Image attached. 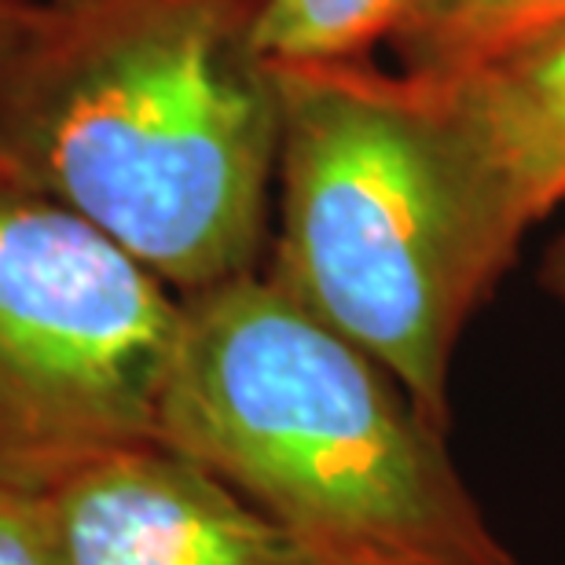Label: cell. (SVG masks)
Here are the masks:
<instances>
[{
  "label": "cell",
  "mask_w": 565,
  "mask_h": 565,
  "mask_svg": "<svg viewBox=\"0 0 565 565\" xmlns=\"http://www.w3.org/2000/svg\"><path fill=\"white\" fill-rule=\"evenodd\" d=\"M401 8L404 0H265L257 38L273 63L364 60Z\"/></svg>",
  "instance_id": "cell-8"
},
{
  "label": "cell",
  "mask_w": 565,
  "mask_h": 565,
  "mask_svg": "<svg viewBox=\"0 0 565 565\" xmlns=\"http://www.w3.org/2000/svg\"><path fill=\"white\" fill-rule=\"evenodd\" d=\"M60 565H331L166 440L44 492Z\"/></svg>",
  "instance_id": "cell-5"
},
{
  "label": "cell",
  "mask_w": 565,
  "mask_h": 565,
  "mask_svg": "<svg viewBox=\"0 0 565 565\" xmlns=\"http://www.w3.org/2000/svg\"><path fill=\"white\" fill-rule=\"evenodd\" d=\"M184 294L0 173V484L52 492L158 440Z\"/></svg>",
  "instance_id": "cell-4"
},
{
  "label": "cell",
  "mask_w": 565,
  "mask_h": 565,
  "mask_svg": "<svg viewBox=\"0 0 565 565\" xmlns=\"http://www.w3.org/2000/svg\"><path fill=\"white\" fill-rule=\"evenodd\" d=\"M282 140L265 273L375 356L448 434L451 356L495 287L412 77L367 60L276 63Z\"/></svg>",
  "instance_id": "cell-3"
},
{
  "label": "cell",
  "mask_w": 565,
  "mask_h": 565,
  "mask_svg": "<svg viewBox=\"0 0 565 565\" xmlns=\"http://www.w3.org/2000/svg\"><path fill=\"white\" fill-rule=\"evenodd\" d=\"M0 565H60L44 495L0 484Z\"/></svg>",
  "instance_id": "cell-9"
},
{
  "label": "cell",
  "mask_w": 565,
  "mask_h": 565,
  "mask_svg": "<svg viewBox=\"0 0 565 565\" xmlns=\"http://www.w3.org/2000/svg\"><path fill=\"white\" fill-rule=\"evenodd\" d=\"M412 85L456 169L481 250L503 276L525 232L565 202V22Z\"/></svg>",
  "instance_id": "cell-6"
},
{
  "label": "cell",
  "mask_w": 565,
  "mask_h": 565,
  "mask_svg": "<svg viewBox=\"0 0 565 565\" xmlns=\"http://www.w3.org/2000/svg\"><path fill=\"white\" fill-rule=\"evenodd\" d=\"M544 287L565 305V235L551 246L547 257H544Z\"/></svg>",
  "instance_id": "cell-11"
},
{
  "label": "cell",
  "mask_w": 565,
  "mask_h": 565,
  "mask_svg": "<svg viewBox=\"0 0 565 565\" xmlns=\"http://www.w3.org/2000/svg\"><path fill=\"white\" fill-rule=\"evenodd\" d=\"M30 4L33 0H0V71H4V60L11 55V49H15Z\"/></svg>",
  "instance_id": "cell-10"
},
{
  "label": "cell",
  "mask_w": 565,
  "mask_h": 565,
  "mask_svg": "<svg viewBox=\"0 0 565 565\" xmlns=\"http://www.w3.org/2000/svg\"><path fill=\"white\" fill-rule=\"evenodd\" d=\"M401 382L265 273L184 294L158 440L331 565H522Z\"/></svg>",
  "instance_id": "cell-2"
},
{
  "label": "cell",
  "mask_w": 565,
  "mask_h": 565,
  "mask_svg": "<svg viewBox=\"0 0 565 565\" xmlns=\"http://www.w3.org/2000/svg\"><path fill=\"white\" fill-rule=\"evenodd\" d=\"M265 0H33L0 71V173L177 294L257 273L282 93Z\"/></svg>",
  "instance_id": "cell-1"
},
{
  "label": "cell",
  "mask_w": 565,
  "mask_h": 565,
  "mask_svg": "<svg viewBox=\"0 0 565 565\" xmlns=\"http://www.w3.org/2000/svg\"><path fill=\"white\" fill-rule=\"evenodd\" d=\"M565 22V0H404L390 44L408 77H448Z\"/></svg>",
  "instance_id": "cell-7"
}]
</instances>
